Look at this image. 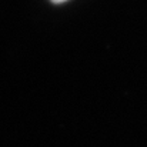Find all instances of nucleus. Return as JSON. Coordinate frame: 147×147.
I'll return each mask as SVG.
<instances>
[{
    "mask_svg": "<svg viewBox=\"0 0 147 147\" xmlns=\"http://www.w3.org/2000/svg\"><path fill=\"white\" fill-rule=\"evenodd\" d=\"M53 3H63V1H66V0H51Z\"/></svg>",
    "mask_w": 147,
    "mask_h": 147,
    "instance_id": "f257e3e1",
    "label": "nucleus"
}]
</instances>
